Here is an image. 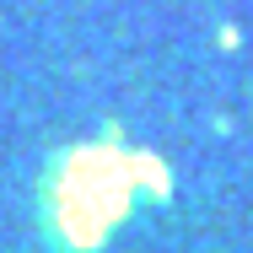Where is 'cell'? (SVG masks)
<instances>
[{
	"label": "cell",
	"mask_w": 253,
	"mask_h": 253,
	"mask_svg": "<svg viewBox=\"0 0 253 253\" xmlns=\"http://www.w3.org/2000/svg\"><path fill=\"white\" fill-rule=\"evenodd\" d=\"M129 210V167L113 151L65 156L43 183V221L59 248H97Z\"/></svg>",
	"instance_id": "1"
}]
</instances>
